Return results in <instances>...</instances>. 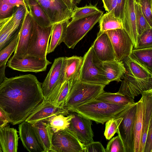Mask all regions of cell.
Segmentation results:
<instances>
[{"label": "cell", "mask_w": 152, "mask_h": 152, "mask_svg": "<svg viewBox=\"0 0 152 152\" xmlns=\"http://www.w3.org/2000/svg\"><path fill=\"white\" fill-rule=\"evenodd\" d=\"M44 99L41 83L33 75L6 77L0 85V107L13 125L25 121Z\"/></svg>", "instance_id": "obj_1"}, {"label": "cell", "mask_w": 152, "mask_h": 152, "mask_svg": "<svg viewBox=\"0 0 152 152\" xmlns=\"http://www.w3.org/2000/svg\"><path fill=\"white\" fill-rule=\"evenodd\" d=\"M133 104L120 105L94 99L69 110L103 124L112 118L122 117Z\"/></svg>", "instance_id": "obj_2"}, {"label": "cell", "mask_w": 152, "mask_h": 152, "mask_svg": "<svg viewBox=\"0 0 152 152\" xmlns=\"http://www.w3.org/2000/svg\"><path fill=\"white\" fill-rule=\"evenodd\" d=\"M103 14L100 12L71 20L68 23L63 42L69 48L73 49L77 43L99 21Z\"/></svg>", "instance_id": "obj_3"}, {"label": "cell", "mask_w": 152, "mask_h": 152, "mask_svg": "<svg viewBox=\"0 0 152 152\" xmlns=\"http://www.w3.org/2000/svg\"><path fill=\"white\" fill-rule=\"evenodd\" d=\"M105 86L79 81L76 82L72 87L64 107L69 110L95 99L104 91Z\"/></svg>", "instance_id": "obj_4"}, {"label": "cell", "mask_w": 152, "mask_h": 152, "mask_svg": "<svg viewBox=\"0 0 152 152\" xmlns=\"http://www.w3.org/2000/svg\"><path fill=\"white\" fill-rule=\"evenodd\" d=\"M100 62L91 46L83 57L79 81L105 86L109 84L110 83L105 77Z\"/></svg>", "instance_id": "obj_5"}, {"label": "cell", "mask_w": 152, "mask_h": 152, "mask_svg": "<svg viewBox=\"0 0 152 152\" xmlns=\"http://www.w3.org/2000/svg\"><path fill=\"white\" fill-rule=\"evenodd\" d=\"M52 152H84V145L69 128L52 133Z\"/></svg>", "instance_id": "obj_6"}, {"label": "cell", "mask_w": 152, "mask_h": 152, "mask_svg": "<svg viewBox=\"0 0 152 152\" xmlns=\"http://www.w3.org/2000/svg\"><path fill=\"white\" fill-rule=\"evenodd\" d=\"M53 25L43 27L35 23L27 50V55L46 58Z\"/></svg>", "instance_id": "obj_7"}, {"label": "cell", "mask_w": 152, "mask_h": 152, "mask_svg": "<svg viewBox=\"0 0 152 152\" xmlns=\"http://www.w3.org/2000/svg\"><path fill=\"white\" fill-rule=\"evenodd\" d=\"M66 65L65 57L55 58L43 82L41 88L45 100L65 80Z\"/></svg>", "instance_id": "obj_8"}, {"label": "cell", "mask_w": 152, "mask_h": 152, "mask_svg": "<svg viewBox=\"0 0 152 152\" xmlns=\"http://www.w3.org/2000/svg\"><path fill=\"white\" fill-rule=\"evenodd\" d=\"M114 50L116 60L123 61L130 55L134 46L130 37L124 28L107 31Z\"/></svg>", "instance_id": "obj_9"}, {"label": "cell", "mask_w": 152, "mask_h": 152, "mask_svg": "<svg viewBox=\"0 0 152 152\" xmlns=\"http://www.w3.org/2000/svg\"><path fill=\"white\" fill-rule=\"evenodd\" d=\"M136 108L135 102L124 113L117 132L122 140L126 152H134L133 126Z\"/></svg>", "instance_id": "obj_10"}, {"label": "cell", "mask_w": 152, "mask_h": 152, "mask_svg": "<svg viewBox=\"0 0 152 152\" xmlns=\"http://www.w3.org/2000/svg\"><path fill=\"white\" fill-rule=\"evenodd\" d=\"M51 62L47 58L27 55L22 58L12 56L7 63V66L15 70L23 72L35 73L45 71Z\"/></svg>", "instance_id": "obj_11"}, {"label": "cell", "mask_w": 152, "mask_h": 152, "mask_svg": "<svg viewBox=\"0 0 152 152\" xmlns=\"http://www.w3.org/2000/svg\"><path fill=\"white\" fill-rule=\"evenodd\" d=\"M29 11H26L19 31V39L12 57L23 58L27 55V50L35 24Z\"/></svg>", "instance_id": "obj_12"}, {"label": "cell", "mask_w": 152, "mask_h": 152, "mask_svg": "<svg viewBox=\"0 0 152 152\" xmlns=\"http://www.w3.org/2000/svg\"><path fill=\"white\" fill-rule=\"evenodd\" d=\"M53 25L71 19L72 11L61 0H36Z\"/></svg>", "instance_id": "obj_13"}, {"label": "cell", "mask_w": 152, "mask_h": 152, "mask_svg": "<svg viewBox=\"0 0 152 152\" xmlns=\"http://www.w3.org/2000/svg\"><path fill=\"white\" fill-rule=\"evenodd\" d=\"M121 86L117 93L134 99L143 92L152 89V78L140 79L127 74L124 75Z\"/></svg>", "instance_id": "obj_14"}, {"label": "cell", "mask_w": 152, "mask_h": 152, "mask_svg": "<svg viewBox=\"0 0 152 152\" xmlns=\"http://www.w3.org/2000/svg\"><path fill=\"white\" fill-rule=\"evenodd\" d=\"M71 112L74 117L70 121L69 128L84 145L94 141L92 121L76 112Z\"/></svg>", "instance_id": "obj_15"}, {"label": "cell", "mask_w": 152, "mask_h": 152, "mask_svg": "<svg viewBox=\"0 0 152 152\" xmlns=\"http://www.w3.org/2000/svg\"><path fill=\"white\" fill-rule=\"evenodd\" d=\"M20 138L24 148L29 152H44L43 146L32 124L26 121L18 127Z\"/></svg>", "instance_id": "obj_16"}, {"label": "cell", "mask_w": 152, "mask_h": 152, "mask_svg": "<svg viewBox=\"0 0 152 152\" xmlns=\"http://www.w3.org/2000/svg\"><path fill=\"white\" fill-rule=\"evenodd\" d=\"M69 112L64 107H57L48 101L43 100L25 121L33 124L39 121L48 119L55 115H67Z\"/></svg>", "instance_id": "obj_17"}, {"label": "cell", "mask_w": 152, "mask_h": 152, "mask_svg": "<svg viewBox=\"0 0 152 152\" xmlns=\"http://www.w3.org/2000/svg\"><path fill=\"white\" fill-rule=\"evenodd\" d=\"M91 46L95 55L101 61H109L116 60L112 44L106 33L99 32Z\"/></svg>", "instance_id": "obj_18"}, {"label": "cell", "mask_w": 152, "mask_h": 152, "mask_svg": "<svg viewBox=\"0 0 152 152\" xmlns=\"http://www.w3.org/2000/svg\"><path fill=\"white\" fill-rule=\"evenodd\" d=\"M135 0H126L122 21L124 30L131 39L133 49L137 46L138 36L134 9Z\"/></svg>", "instance_id": "obj_19"}, {"label": "cell", "mask_w": 152, "mask_h": 152, "mask_svg": "<svg viewBox=\"0 0 152 152\" xmlns=\"http://www.w3.org/2000/svg\"><path fill=\"white\" fill-rule=\"evenodd\" d=\"M143 104V127L140 152H143L146 137L150 124L152 123V89L141 94Z\"/></svg>", "instance_id": "obj_20"}, {"label": "cell", "mask_w": 152, "mask_h": 152, "mask_svg": "<svg viewBox=\"0 0 152 152\" xmlns=\"http://www.w3.org/2000/svg\"><path fill=\"white\" fill-rule=\"evenodd\" d=\"M16 129L8 124L0 128V145L3 152H17L18 137Z\"/></svg>", "instance_id": "obj_21"}, {"label": "cell", "mask_w": 152, "mask_h": 152, "mask_svg": "<svg viewBox=\"0 0 152 152\" xmlns=\"http://www.w3.org/2000/svg\"><path fill=\"white\" fill-rule=\"evenodd\" d=\"M100 66L105 77L110 83L113 81H121V79L126 72L122 61H114L100 62Z\"/></svg>", "instance_id": "obj_22"}, {"label": "cell", "mask_w": 152, "mask_h": 152, "mask_svg": "<svg viewBox=\"0 0 152 152\" xmlns=\"http://www.w3.org/2000/svg\"><path fill=\"white\" fill-rule=\"evenodd\" d=\"M32 125L43 146L44 152H52V132L48 119L39 121Z\"/></svg>", "instance_id": "obj_23"}, {"label": "cell", "mask_w": 152, "mask_h": 152, "mask_svg": "<svg viewBox=\"0 0 152 152\" xmlns=\"http://www.w3.org/2000/svg\"><path fill=\"white\" fill-rule=\"evenodd\" d=\"M74 83L69 80L66 81L59 85L45 100L56 106L64 107Z\"/></svg>", "instance_id": "obj_24"}, {"label": "cell", "mask_w": 152, "mask_h": 152, "mask_svg": "<svg viewBox=\"0 0 152 152\" xmlns=\"http://www.w3.org/2000/svg\"><path fill=\"white\" fill-rule=\"evenodd\" d=\"M126 72L137 78H152V73L130 55L124 60Z\"/></svg>", "instance_id": "obj_25"}, {"label": "cell", "mask_w": 152, "mask_h": 152, "mask_svg": "<svg viewBox=\"0 0 152 152\" xmlns=\"http://www.w3.org/2000/svg\"><path fill=\"white\" fill-rule=\"evenodd\" d=\"M65 58L66 65L65 80L71 81L74 84L79 81L83 57L74 56L69 57H66Z\"/></svg>", "instance_id": "obj_26"}, {"label": "cell", "mask_w": 152, "mask_h": 152, "mask_svg": "<svg viewBox=\"0 0 152 152\" xmlns=\"http://www.w3.org/2000/svg\"><path fill=\"white\" fill-rule=\"evenodd\" d=\"M143 108L142 99L136 102V112L134 122V152H140L143 127Z\"/></svg>", "instance_id": "obj_27"}, {"label": "cell", "mask_w": 152, "mask_h": 152, "mask_svg": "<svg viewBox=\"0 0 152 152\" xmlns=\"http://www.w3.org/2000/svg\"><path fill=\"white\" fill-rule=\"evenodd\" d=\"M69 22L68 20L64 21L53 25L47 54L54 51L57 47L63 42Z\"/></svg>", "instance_id": "obj_28"}, {"label": "cell", "mask_w": 152, "mask_h": 152, "mask_svg": "<svg viewBox=\"0 0 152 152\" xmlns=\"http://www.w3.org/2000/svg\"><path fill=\"white\" fill-rule=\"evenodd\" d=\"M12 14L0 29V51L6 47L19 32L20 26L12 20Z\"/></svg>", "instance_id": "obj_29"}, {"label": "cell", "mask_w": 152, "mask_h": 152, "mask_svg": "<svg viewBox=\"0 0 152 152\" xmlns=\"http://www.w3.org/2000/svg\"><path fill=\"white\" fill-rule=\"evenodd\" d=\"M29 11L35 22L46 27L53 25L40 5L36 0H27Z\"/></svg>", "instance_id": "obj_30"}, {"label": "cell", "mask_w": 152, "mask_h": 152, "mask_svg": "<svg viewBox=\"0 0 152 152\" xmlns=\"http://www.w3.org/2000/svg\"><path fill=\"white\" fill-rule=\"evenodd\" d=\"M99 21V33L117 28H124L122 21L115 16L113 10L103 14Z\"/></svg>", "instance_id": "obj_31"}, {"label": "cell", "mask_w": 152, "mask_h": 152, "mask_svg": "<svg viewBox=\"0 0 152 152\" xmlns=\"http://www.w3.org/2000/svg\"><path fill=\"white\" fill-rule=\"evenodd\" d=\"M102 101L120 105L133 104L134 99L117 92L113 93L104 91L95 99Z\"/></svg>", "instance_id": "obj_32"}, {"label": "cell", "mask_w": 152, "mask_h": 152, "mask_svg": "<svg viewBox=\"0 0 152 152\" xmlns=\"http://www.w3.org/2000/svg\"><path fill=\"white\" fill-rule=\"evenodd\" d=\"M130 55L152 72V48L133 49Z\"/></svg>", "instance_id": "obj_33"}, {"label": "cell", "mask_w": 152, "mask_h": 152, "mask_svg": "<svg viewBox=\"0 0 152 152\" xmlns=\"http://www.w3.org/2000/svg\"><path fill=\"white\" fill-rule=\"evenodd\" d=\"M73 117L72 113L67 115L59 114L54 115L49 118L48 121L52 133L68 128L70 121Z\"/></svg>", "instance_id": "obj_34"}, {"label": "cell", "mask_w": 152, "mask_h": 152, "mask_svg": "<svg viewBox=\"0 0 152 152\" xmlns=\"http://www.w3.org/2000/svg\"><path fill=\"white\" fill-rule=\"evenodd\" d=\"M19 32L10 43L0 51V67L6 64L12 54L15 51L18 45Z\"/></svg>", "instance_id": "obj_35"}, {"label": "cell", "mask_w": 152, "mask_h": 152, "mask_svg": "<svg viewBox=\"0 0 152 152\" xmlns=\"http://www.w3.org/2000/svg\"><path fill=\"white\" fill-rule=\"evenodd\" d=\"M101 11L96 6L91 4L80 7L76 6L72 11L71 20L91 15Z\"/></svg>", "instance_id": "obj_36"}, {"label": "cell", "mask_w": 152, "mask_h": 152, "mask_svg": "<svg viewBox=\"0 0 152 152\" xmlns=\"http://www.w3.org/2000/svg\"><path fill=\"white\" fill-rule=\"evenodd\" d=\"M134 9L138 36L148 29L152 28L148 23L141 11L139 4L135 0Z\"/></svg>", "instance_id": "obj_37"}, {"label": "cell", "mask_w": 152, "mask_h": 152, "mask_svg": "<svg viewBox=\"0 0 152 152\" xmlns=\"http://www.w3.org/2000/svg\"><path fill=\"white\" fill-rule=\"evenodd\" d=\"M123 118V117L113 118L106 122L104 135L107 140H110L117 132Z\"/></svg>", "instance_id": "obj_38"}, {"label": "cell", "mask_w": 152, "mask_h": 152, "mask_svg": "<svg viewBox=\"0 0 152 152\" xmlns=\"http://www.w3.org/2000/svg\"><path fill=\"white\" fill-rule=\"evenodd\" d=\"M137 46L133 49L152 48V28L147 29L138 37Z\"/></svg>", "instance_id": "obj_39"}, {"label": "cell", "mask_w": 152, "mask_h": 152, "mask_svg": "<svg viewBox=\"0 0 152 152\" xmlns=\"http://www.w3.org/2000/svg\"><path fill=\"white\" fill-rule=\"evenodd\" d=\"M111 139L105 148V152H126L122 140L118 135Z\"/></svg>", "instance_id": "obj_40"}, {"label": "cell", "mask_w": 152, "mask_h": 152, "mask_svg": "<svg viewBox=\"0 0 152 152\" xmlns=\"http://www.w3.org/2000/svg\"><path fill=\"white\" fill-rule=\"evenodd\" d=\"M150 26L152 27V0H135Z\"/></svg>", "instance_id": "obj_41"}, {"label": "cell", "mask_w": 152, "mask_h": 152, "mask_svg": "<svg viewBox=\"0 0 152 152\" xmlns=\"http://www.w3.org/2000/svg\"><path fill=\"white\" fill-rule=\"evenodd\" d=\"M26 11L25 8L22 5H20L17 7L15 12L12 14V18L16 25L18 26L21 25Z\"/></svg>", "instance_id": "obj_42"}, {"label": "cell", "mask_w": 152, "mask_h": 152, "mask_svg": "<svg viewBox=\"0 0 152 152\" xmlns=\"http://www.w3.org/2000/svg\"><path fill=\"white\" fill-rule=\"evenodd\" d=\"M84 152H105L101 143L94 141L84 145Z\"/></svg>", "instance_id": "obj_43"}, {"label": "cell", "mask_w": 152, "mask_h": 152, "mask_svg": "<svg viewBox=\"0 0 152 152\" xmlns=\"http://www.w3.org/2000/svg\"><path fill=\"white\" fill-rule=\"evenodd\" d=\"M15 7L13 5L5 4L0 0V19L8 17V16Z\"/></svg>", "instance_id": "obj_44"}, {"label": "cell", "mask_w": 152, "mask_h": 152, "mask_svg": "<svg viewBox=\"0 0 152 152\" xmlns=\"http://www.w3.org/2000/svg\"><path fill=\"white\" fill-rule=\"evenodd\" d=\"M126 0H117L116 6L115 10L116 17L123 21Z\"/></svg>", "instance_id": "obj_45"}, {"label": "cell", "mask_w": 152, "mask_h": 152, "mask_svg": "<svg viewBox=\"0 0 152 152\" xmlns=\"http://www.w3.org/2000/svg\"><path fill=\"white\" fill-rule=\"evenodd\" d=\"M143 152H152V123L149 128Z\"/></svg>", "instance_id": "obj_46"}, {"label": "cell", "mask_w": 152, "mask_h": 152, "mask_svg": "<svg viewBox=\"0 0 152 152\" xmlns=\"http://www.w3.org/2000/svg\"><path fill=\"white\" fill-rule=\"evenodd\" d=\"M4 3L12 5L18 7L19 5L23 6L26 11H29L27 0H1Z\"/></svg>", "instance_id": "obj_47"}, {"label": "cell", "mask_w": 152, "mask_h": 152, "mask_svg": "<svg viewBox=\"0 0 152 152\" xmlns=\"http://www.w3.org/2000/svg\"><path fill=\"white\" fill-rule=\"evenodd\" d=\"M104 8L107 12L114 11L116 7L117 0H102Z\"/></svg>", "instance_id": "obj_48"}, {"label": "cell", "mask_w": 152, "mask_h": 152, "mask_svg": "<svg viewBox=\"0 0 152 152\" xmlns=\"http://www.w3.org/2000/svg\"><path fill=\"white\" fill-rule=\"evenodd\" d=\"M6 64H5L0 67V85L6 77L5 74Z\"/></svg>", "instance_id": "obj_49"}, {"label": "cell", "mask_w": 152, "mask_h": 152, "mask_svg": "<svg viewBox=\"0 0 152 152\" xmlns=\"http://www.w3.org/2000/svg\"><path fill=\"white\" fill-rule=\"evenodd\" d=\"M0 120L7 123H10V120L7 115L0 107Z\"/></svg>", "instance_id": "obj_50"}, {"label": "cell", "mask_w": 152, "mask_h": 152, "mask_svg": "<svg viewBox=\"0 0 152 152\" xmlns=\"http://www.w3.org/2000/svg\"><path fill=\"white\" fill-rule=\"evenodd\" d=\"M66 5L68 8L72 11L75 7L70 0H61Z\"/></svg>", "instance_id": "obj_51"}, {"label": "cell", "mask_w": 152, "mask_h": 152, "mask_svg": "<svg viewBox=\"0 0 152 152\" xmlns=\"http://www.w3.org/2000/svg\"><path fill=\"white\" fill-rule=\"evenodd\" d=\"M7 21V18L0 19V29Z\"/></svg>", "instance_id": "obj_52"}, {"label": "cell", "mask_w": 152, "mask_h": 152, "mask_svg": "<svg viewBox=\"0 0 152 152\" xmlns=\"http://www.w3.org/2000/svg\"><path fill=\"white\" fill-rule=\"evenodd\" d=\"M8 124V123L5 122L0 120V128Z\"/></svg>", "instance_id": "obj_53"}, {"label": "cell", "mask_w": 152, "mask_h": 152, "mask_svg": "<svg viewBox=\"0 0 152 152\" xmlns=\"http://www.w3.org/2000/svg\"><path fill=\"white\" fill-rule=\"evenodd\" d=\"M82 0H73V4L75 7L76 6L77 4H79Z\"/></svg>", "instance_id": "obj_54"}, {"label": "cell", "mask_w": 152, "mask_h": 152, "mask_svg": "<svg viewBox=\"0 0 152 152\" xmlns=\"http://www.w3.org/2000/svg\"><path fill=\"white\" fill-rule=\"evenodd\" d=\"M0 152H3V151L1 149L0 145Z\"/></svg>", "instance_id": "obj_55"}, {"label": "cell", "mask_w": 152, "mask_h": 152, "mask_svg": "<svg viewBox=\"0 0 152 152\" xmlns=\"http://www.w3.org/2000/svg\"><path fill=\"white\" fill-rule=\"evenodd\" d=\"M72 2V3H73V0H70Z\"/></svg>", "instance_id": "obj_56"}]
</instances>
